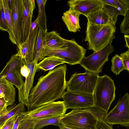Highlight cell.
Listing matches in <instances>:
<instances>
[{
    "label": "cell",
    "mask_w": 129,
    "mask_h": 129,
    "mask_svg": "<svg viewBox=\"0 0 129 129\" xmlns=\"http://www.w3.org/2000/svg\"><path fill=\"white\" fill-rule=\"evenodd\" d=\"M67 70L66 64L60 65L38 79L29 93L28 99L30 109L61 98L66 88Z\"/></svg>",
    "instance_id": "obj_1"
},
{
    "label": "cell",
    "mask_w": 129,
    "mask_h": 129,
    "mask_svg": "<svg viewBox=\"0 0 129 129\" xmlns=\"http://www.w3.org/2000/svg\"><path fill=\"white\" fill-rule=\"evenodd\" d=\"M86 36L87 48L93 52L101 49L115 39V24L94 25L87 23Z\"/></svg>",
    "instance_id": "obj_2"
},
{
    "label": "cell",
    "mask_w": 129,
    "mask_h": 129,
    "mask_svg": "<svg viewBox=\"0 0 129 129\" xmlns=\"http://www.w3.org/2000/svg\"><path fill=\"white\" fill-rule=\"evenodd\" d=\"M86 50L75 40L66 39L64 44L60 47L42 50L40 61L45 57L54 56L62 59L65 63L71 65L80 64L85 57Z\"/></svg>",
    "instance_id": "obj_3"
},
{
    "label": "cell",
    "mask_w": 129,
    "mask_h": 129,
    "mask_svg": "<svg viewBox=\"0 0 129 129\" xmlns=\"http://www.w3.org/2000/svg\"><path fill=\"white\" fill-rule=\"evenodd\" d=\"M115 89L114 81L110 77L99 76L94 92L95 107L108 113L115 99Z\"/></svg>",
    "instance_id": "obj_4"
},
{
    "label": "cell",
    "mask_w": 129,
    "mask_h": 129,
    "mask_svg": "<svg viewBox=\"0 0 129 129\" xmlns=\"http://www.w3.org/2000/svg\"><path fill=\"white\" fill-rule=\"evenodd\" d=\"M98 120L88 109H77L65 114L59 123L72 129H95Z\"/></svg>",
    "instance_id": "obj_5"
},
{
    "label": "cell",
    "mask_w": 129,
    "mask_h": 129,
    "mask_svg": "<svg viewBox=\"0 0 129 129\" xmlns=\"http://www.w3.org/2000/svg\"><path fill=\"white\" fill-rule=\"evenodd\" d=\"M99 74L87 71L84 73H75L67 82V91L94 95L95 88L99 76Z\"/></svg>",
    "instance_id": "obj_6"
},
{
    "label": "cell",
    "mask_w": 129,
    "mask_h": 129,
    "mask_svg": "<svg viewBox=\"0 0 129 129\" xmlns=\"http://www.w3.org/2000/svg\"><path fill=\"white\" fill-rule=\"evenodd\" d=\"M68 110L63 101L54 102L46 104L24 112L22 117L34 121L55 117H62Z\"/></svg>",
    "instance_id": "obj_7"
},
{
    "label": "cell",
    "mask_w": 129,
    "mask_h": 129,
    "mask_svg": "<svg viewBox=\"0 0 129 129\" xmlns=\"http://www.w3.org/2000/svg\"><path fill=\"white\" fill-rule=\"evenodd\" d=\"M111 43L87 57L81 61L80 64L87 71L99 74L105 62L108 61L109 55L115 50Z\"/></svg>",
    "instance_id": "obj_8"
},
{
    "label": "cell",
    "mask_w": 129,
    "mask_h": 129,
    "mask_svg": "<svg viewBox=\"0 0 129 129\" xmlns=\"http://www.w3.org/2000/svg\"><path fill=\"white\" fill-rule=\"evenodd\" d=\"M25 64L24 60L17 53L13 55L0 73V78L4 77L20 90L24 84L21 69Z\"/></svg>",
    "instance_id": "obj_9"
},
{
    "label": "cell",
    "mask_w": 129,
    "mask_h": 129,
    "mask_svg": "<svg viewBox=\"0 0 129 129\" xmlns=\"http://www.w3.org/2000/svg\"><path fill=\"white\" fill-rule=\"evenodd\" d=\"M111 125L119 124L129 127V94L128 93L120 98L115 107L104 120Z\"/></svg>",
    "instance_id": "obj_10"
},
{
    "label": "cell",
    "mask_w": 129,
    "mask_h": 129,
    "mask_svg": "<svg viewBox=\"0 0 129 129\" xmlns=\"http://www.w3.org/2000/svg\"><path fill=\"white\" fill-rule=\"evenodd\" d=\"M67 109H84L95 107L94 95L82 94L67 91L61 98Z\"/></svg>",
    "instance_id": "obj_11"
},
{
    "label": "cell",
    "mask_w": 129,
    "mask_h": 129,
    "mask_svg": "<svg viewBox=\"0 0 129 129\" xmlns=\"http://www.w3.org/2000/svg\"><path fill=\"white\" fill-rule=\"evenodd\" d=\"M121 15L115 8L104 5L100 10L86 16L87 23L97 25H104L110 24H115L118 16Z\"/></svg>",
    "instance_id": "obj_12"
},
{
    "label": "cell",
    "mask_w": 129,
    "mask_h": 129,
    "mask_svg": "<svg viewBox=\"0 0 129 129\" xmlns=\"http://www.w3.org/2000/svg\"><path fill=\"white\" fill-rule=\"evenodd\" d=\"M21 1L22 7L20 18V45L25 42L28 38L33 11L36 8L35 0H21Z\"/></svg>",
    "instance_id": "obj_13"
},
{
    "label": "cell",
    "mask_w": 129,
    "mask_h": 129,
    "mask_svg": "<svg viewBox=\"0 0 129 129\" xmlns=\"http://www.w3.org/2000/svg\"><path fill=\"white\" fill-rule=\"evenodd\" d=\"M68 3L69 8L86 17L101 9L104 5L101 0H71Z\"/></svg>",
    "instance_id": "obj_14"
},
{
    "label": "cell",
    "mask_w": 129,
    "mask_h": 129,
    "mask_svg": "<svg viewBox=\"0 0 129 129\" xmlns=\"http://www.w3.org/2000/svg\"><path fill=\"white\" fill-rule=\"evenodd\" d=\"M38 60L35 59L31 62H25L29 70L28 76L25 78L24 84L22 88L18 91V101L23 103L27 107L28 110L30 109L28 102V95L31 89L33 88L34 77L37 70Z\"/></svg>",
    "instance_id": "obj_15"
},
{
    "label": "cell",
    "mask_w": 129,
    "mask_h": 129,
    "mask_svg": "<svg viewBox=\"0 0 129 129\" xmlns=\"http://www.w3.org/2000/svg\"><path fill=\"white\" fill-rule=\"evenodd\" d=\"M12 19L13 31L17 47L20 45L21 0H8Z\"/></svg>",
    "instance_id": "obj_16"
},
{
    "label": "cell",
    "mask_w": 129,
    "mask_h": 129,
    "mask_svg": "<svg viewBox=\"0 0 129 129\" xmlns=\"http://www.w3.org/2000/svg\"><path fill=\"white\" fill-rule=\"evenodd\" d=\"M15 89L13 85L4 77L0 78V99L4 101L7 107L15 102Z\"/></svg>",
    "instance_id": "obj_17"
},
{
    "label": "cell",
    "mask_w": 129,
    "mask_h": 129,
    "mask_svg": "<svg viewBox=\"0 0 129 129\" xmlns=\"http://www.w3.org/2000/svg\"><path fill=\"white\" fill-rule=\"evenodd\" d=\"M66 40V39L61 37L59 34L55 31L43 32L42 50L60 47L64 44Z\"/></svg>",
    "instance_id": "obj_18"
},
{
    "label": "cell",
    "mask_w": 129,
    "mask_h": 129,
    "mask_svg": "<svg viewBox=\"0 0 129 129\" xmlns=\"http://www.w3.org/2000/svg\"><path fill=\"white\" fill-rule=\"evenodd\" d=\"M80 15L78 12L70 8L63 13L62 19L69 31L76 33L80 31L79 17Z\"/></svg>",
    "instance_id": "obj_19"
},
{
    "label": "cell",
    "mask_w": 129,
    "mask_h": 129,
    "mask_svg": "<svg viewBox=\"0 0 129 129\" xmlns=\"http://www.w3.org/2000/svg\"><path fill=\"white\" fill-rule=\"evenodd\" d=\"M39 27L38 18L32 22L28 38L26 41L28 49V55L25 62L33 61V53Z\"/></svg>",
    "instance_id": "obj_20"
},
{
    "label": "cell",
    "mask_w": 129,
    "mask_h": 129,
    "mask_svg": "<svg viewBox=\"0 0 129 129\" xmlns=\"http://www.w3.org/2000/svg\"><path fill=\"white\" fill-rule=\"evenodd\" d=\"M65 63L63 59L58 57L54 56L47 57L38 63L37 70H41L46 72L52 70L56 66Z\"/></svg>",
    "instance_id": "obj_21"
},
{
    "label": "cell",
    "mask_w": 129,
    "mask_h": 129,
    "mask_svg": "<svg viewBox=\"0 0 129 129\" xmlns=\"http://www.w3.org/2000/svg\"><path fill=\"white\" fill-rule=\"evenodd\" d=\"M8 113L5 115L0 116V128L7 121L12 117L18 115L24 112L25 105L19 103L7 108Z\"/></svg>",
    "instance_id": "obj_22"
},
{
    "label": "cell",
    "mask_w": 129,
    "mask_h": 129,
    "mask_svg": "<svg viewBox=\"0 0 129 129\" xmlns=\"http://www.w3.org/2000/svg\"><path fill=\"white\" fill-rule=\"evenodd\" d=\"M104 5L112 7L124 16L129 11V0H101Z\"/></svg>",
    "instance_id": "obj_23"
},
{
    "label": "cell",
    "mask_w": 129,
    "mask_h": 129,
    "mask_svg": "<svg viewBox=\"0 0 129 129\" xmlns=\"http://www.w3.org/2000/svg\"><path fill=\"white\" fill-rule=\"evenodd\" d=\"M47 0H37L38 8V15L37 17L39 28L44 32H47V18L45 6Z\"/></svg>",
    "instance_id": "obj_24"
},
{
    "label": "cell",
    "mask_w": 129,
    "mask_h": 129,
    "mask_svg": "<svg viewBox=\"0 0 129 129\" xmlns=\"http://www.w3.org/2000/svg\"><path fill=\"white\" fill-rule=\"evenodd\" d=\"M3 2L6 19L8 28V32L9 34V38L13 44L17 45L13 33L12 17L8 0H3Z\"/></svg>",
    "instance_id": "obj_25"
},
{
    "label": "cell",
    "mask_w": 129,
    "mask_h": 129,
    "mask_svg": "<svg viewBox=\"0 0 129 129\" xmlns=\"http://www.w3.org/2000/svg\"><path fill=\"white\" fill-rule=\"evenodd\" d=\"M43 31L39 28L36 44L35 46L33 56V60L35 59L40 61V58L42 49V41Z\"/></svg>",
    "instance_id": "obj_26"
},
{
    "label": "cell",
    "mask_w": 129,
    "mask_h": 129,
    "mask_svg": "<svg viewBox=\"0 0 129 129\" xmlns=\"http://www.w3.org/2000/svg\"><path fill=\"white\" fill-rule=\"evenodd\" d=\"M62 117L48 118L36 121L34 129H41L46 126L51 125L59 127L60 124L59 121Z\"/></svg>",
    "instance_id": "obj_27"
},
{
    "label": "cell",
    "mask_w": 129,
    "mask_h": 129,
    "mask_svg": "<svg viewBox=\"0 0 129 129\" xmlns=\"http://www.w3.org/2000/svg\"><path fill=\"white\" fill-rule=\"evenodd\" d=\"M111 71L116 75L119 74L120 72L125 70L122 61L117 54H116L111 59Z\"/></svg>",
    "instance_id": "obj_28"
},
{
    "label": "cell",
    "mask_w": 129,
    "mask_h": 129,
    "mask_svg": "<svg viewBox=\"0 0 129 129\" xmlns=\"http://www.w3.org/2000/svg\"><path fill=\"white\" fill-rule=\"evenodd\" d=\"M0 30L8 32V28L7 24L4 10L3 0L0 7Z\"/></svg>",
    "instance_id": "obj_29"
},
{
    "label": "cell",
    "mask_w": 129,
    "mask_h": 129,
    "mask_svg": "<svg viewBox=\"0 0 129 129\" xmlns=\"http://www.w3.org/2000/svg\"><path fill=\"white\" fill-rule=\"evenodd\" d=\"M36 121H32L22 117L20 122L17 129H34Z\"/></svg>",
    "instance_id": "obj_30"
},
{
    "label": "cell",
    "mask_w": 129,
    "mask_h": 129,
    "mask_svg": "<svg viewBox=\"0 0 129 129\" xmlns=\"http://www.w3.org/2000/svg\"><path fill=\"white\" fill-rule=\"evenodd\" d=\"M121 32L124 35L129 34V11L124 16V18L120 25Z\"/></svg>",
    "instance_id": "obj_31"
},
{
    "label": "cell",
    "mask_w": 129,
    "mask_h": 129,
    "mask_svg": "<svg viewBox=\"0 0 129 129\" xmlns=\"http://www.w3.org/2000/svg\"><path fill=\"white\" fill-rule=\"evenodd\" d=\"M17 48L18 51L17 54L20 55L25 61H26L28 53V49L26 42L20 44Z\"/></svg>",
    "instance_id": "obj_32"
},
{
    "label": "cell",
    "mask_w": 129,
    "mask_h": 129,
    "mask_svg": "<svg viewBox=\"0 0 129 129\" xmlns=\"http://www.w3.org/2000/svg\"><path fill=\"white\" fill-rule=\"evenodd\" d=\"M88 109L98 120H104L107 113L104 110L94 107L88 108Z\"/></svg>",
    "instance_id": "obj_33"
},
{
    "label": "cell",
    "mask_w": 129,
    "mask_h": 129,
    "mask_svg": "<svg viewBox=\"0 0 129 129\" xmlns=\"http://www.w3.org/2000/svg\"><path fill=\"white\" fill-rule=\"evenodd\" d=\"M121 58L125 70L129 71V49L125 52L121 53L119 56Z\"/></svg>",
    "instance_id": "obj_34"
},
{
    "label": "cell",
    "mask_w": 129,
    "mask_h": 129,
    "mask_svg": "<svg viewBox=\"0 0 129 129\" xmlns=\"http://www.w3.org/2000/svg\"><path fill=\"white\" fill-rule=\"evenodd\" d=\"M18 115L14 116L7 121L0 128V129H12Z\"/></svg>",
    "instance_id": "obj_35"
},
{
    "label": "cell",
    "mask_w": 129,
    "mask_h": 129,
    "mask_svg": "<svg viewBox=\"0 0 129 129\" xmlns=\"http://www.w3.org/2000/svg\"><path fill=\"white\" fill-rule=\"evenodd\" d=\"M112 126L108 124L103 120L99 119L95 129H113Z\"/></svg>",
    "instance_id": "obj_36"
},
{
    "label": "cell",
    "mask_w": 129,
    "mask_h": 129,
    "mask_svg": "<svg viewBox=\"0 0 129 129\" xmlns=\"http://www.w3.org/2000/svg\"><path fill=\"white\" fill-rule=\"evenodd\" d=\"M6 103L0 99V116L6 114L8 110Z\"/></svg>",
    "instance_id": "obj_37"
},
{
    "label": "cell",
    "mask_w": 129,
    "mask_h": 129,
    "mask_svg": "<svg viewBox=\"0 0 129 129\" xmlns=\"http://www.w3.org/2000/svg\"><path fill=\"white\" fill-rule=\"evenodd\" d=\"M21 73L22 77H27L29 75V70L26 64L23 65L21 67L20 70Z\"/></svg>",
    "instance_id": "obj_38"
},
{
    "label": "cell",
    "mask_w": 129,
    "mask_h": 129,
    "mask_svg": "<svg viewBox=\"0 0 129 129\" xmlns=\"http://www.w3.org/2000/svg\"><path fill=\"white\" fill-rule=\"evenodd\" d=\"M22 117V113L18 115L14 125L12 129H17Z\"/></svg>",
    "instance_id": "obj_39"
},
{
    "label": "cell",
    "mask_w": 129,
    "mask_h": 129,
    "mask_svg": "<svg viewBox=\"0 0 129 129\" xmlns=\"http://www.w3.org/2000/svg\"><path fill=\"white\" fill-rule=\"evenodd\" d=\"M124 38L125 41V47L129 49V36L128 35H124Z\"/></svg>",
    "instance_id": "obj_40"
},
{
    "label": "cell",
    "mask_w": 129,
    "mask_h": 129,
    "mask_svg": "<svg viewBox=\"0 0 129 129\" xmlns=\"http://www.w3.org/2000/svg\"><path fill=\"white\" fill-rule=\"evenodd\" d=\"M59 129H72L66 127L64 125L61 124L59 125Z\"/></svg>",
    "instance_id": "obj_41"
},
{
    "label": "cell",
    "mask_w": 129,
    "mask_h": 129,
    "mask_svg": "<svg viewBox=\"0 0 129 129\" xmlns=\"http://www.w3.org/2000/svg\"><path fill=\"white\" fill-rule=\"evenodd\" d=\"M2 2V0H0V7L1 6Z\"/></svg>",
    "instance_id": "obj_42"
},
{
    "label": "cell",
    "mask_w": 129,
    "mask_h": 129,
    "mask_svg": "<svg viewBox=\"0 0 129 129\" xmlns=\"http://www.w3.org/2000/svg\"><path fill=\"white\" fill-rule=\"evenodd\" d=\"M43 129V128H42V129Z\"/></svg>",
    "instance_id": "obj_43"
}]
</instances>
